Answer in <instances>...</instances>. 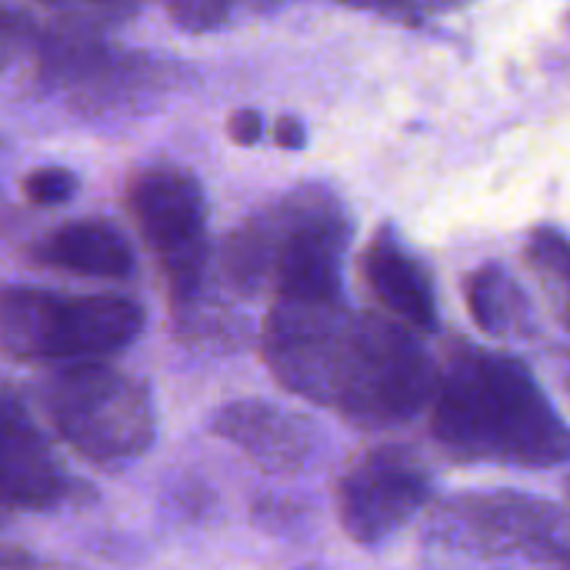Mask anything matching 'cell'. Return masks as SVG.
Returning a JSON list of instances; mask_svg holds the SVG:
<instances>
[{"mask_svg": "<svg viewBox=\"0 0 570 570\" xmlns=\"http://www.w3.org/2000/svg\"><path fill=\"white\" fill-rule=\"evenodd\" d=\"M264 357L287 391L361 431L414 421L441 381L404 324L351 311L344 301L277 297L264 324Z\"/></svg>", "mask_w": 570, "mask_h": 570, "instance_id": "obj_1", "label": "cell"}, {"mask_svg": "<svg viewBox=\"0 0 570 570\" xmlns=\"http://www.w3.org/2000/svg\"><path fill=\"white\" fill-rule=\"evenodd\" d=\"M434 441L458 461L561 468L570 461V428L534 374L494 351L461 347L438 381Z\"/></svg>", "mask_w": 570, "mask_h": 570, "instance_id": "obj_2", "label": "cell"}, {"mask_svg": "<svg viewBox=\"0 0 570 570\" xmlns=\"http://www.w3.org/2000/svg\"><path fill=\"white\" fill-rule=\"evenodd\" d=\"M351 217L324 187H301L261 210L224 247V271L244 291L274 287V301H344Z\"/></svg>", "mask_w": 570, "mask_h": 570, "instance_id": "obj_3", "label": "cell"}, {"mask_svg": "<svg viewBox=\"0 0 570 570\" xmlns=\"http://www.w3.org/2000/svg\"><path fill=\"white\" fill-rule=\"evenodd\" d=\"M144 331V307L114 294H57L7 287L0 334L20 361L87 364L127 351Z\"/></svg>", "mask_w": 570, "mask_h": 570, "instance_id": "obj_4", "label": "cell"}, {"mask_svg": "<svg viewBox=\"0 0 570 570\" xmlns=\"http://www.w3.org/2000/svg\"><path fill=\"white\" fill-rule=\"evenodd\" d=\"M40 404L53 431L94 464L134 461L157 434L150 387L104 361L70 364L47 377Z\"/></svg>", "mask_w": 570, "mask_h": 570, "instance_id": "obj_5", "label": "cell"}, {"mask_svg": "<svg viewBox=\"0 0 570 570\" xmlns=\"http://www.w3.org/2000/svg\"><path fill=\"white\" fill-rule=\"evenodd\" d=\"M130 210L140 237L157 254L177 321H194L204 294L210 244L200 180L174 164H157L130 180Z\"/></svg>", "mask_w": 570, "mask_h": 570, "instance_id": "obj_6", "label": "cell"}, {"mask_svg": "<svg viewBox=\"0 0 570 570\" xmlns=\"http://www.w3.org/2000/svg\"><path fill=\"white\" fill-rule=\"evenodd\" d=\"M431 494L434 478L417 454L407 448H377L341 478V524L357 544H381L421 514Z\"/></svg>", "mask_w": 570, "mask_h": 570, "instance_id": "obj_7", "label": "cell"}, {"mask_svg": "<svg viewBox=\"0 0 570 570\" xmlns=\"http://www.w3.org/2000/svg\"><path fill=\"white\" fill-rule=\"evenodd\" d=\"M441 528L458 544L481 554H524L531 561L561 564L570 558L561 514L514 491L464 494L441 508Z\"/></svg>", "mask_w": 570, "mask_h": 570, "instance_id": "obj_8", "label": "cell"}, {"mask_svg": "<svg viewBox=\"0 0 570 570\" xmlns=\"http://www.w3.org/2000/svg\"><path fill=\"white\" fill-rule=\"evenodd\" d=\"M0 494L7 511H50L73 491L70 478L10 387L3 391L0 411Z\"/></svg>", "mask_w": 570, "mask_h": 570, "instance_id": "obj_9", "label": "cell"}, {"mask_svg": "<svg viewBox=\"0 0 570 570\" xmlns=\"http://www.w3.org/2000/svg\"><path fill=\"white\" fill-rule=\"evenodd\" d=\"M214 431L240 448L257 468L294 474L304 471L317 454V428L267 401H234L217 411Z\"/></svg>", "mask_w": 570, "mask_h": 570, "instance_id": "obj_10", "label": "cell"}, {"mask_svg": "<svg viewBox=\"0 0 570 570\" xmlns=\"http://www.w3.org/2000/svg\"><path fill=\"white\" fill-rule=\"evenodd\" d=\"M30 257L40 267H57L67 274L104 277V281H124L134 274L130 244L124 240L120 230L100 220H77L43 234L30 247Z\"/></svg>", "mask_w": 570, "mask_h": 570, "instance_id": "obj_11", "label": "cell"}, {"mask_svg": "<svg viewBox=\"0 0 570 570\" xmlns=\"http://www.w3.org/2000/svg\"><path fill=\"white\" fill-rule=\"evenodd\" d=\"M364 274L377 301L417 331L438 327V297L428 271L384 230L364 254Z\"/></svg>", "mask_w": 570, "mask_h": 570, "instance_id": "obj_12", "label": "cell"}, {"mask_svg": "<svg viewBox=\"0 0 570 570\" xmlns=\"http://www.w3.org/2000/svg\"><path fill=\"white\" fill-rule=\"evenodd\" d=\"M468 307L484 334L521 337L531 334V304L518 281L501 267H481L468 281Z\"/></svg>", "mask_w": 570, "mask_h": 570, "instance_id": "obj_13", "label": "cell"}, {"mask_svg": "<svg viewBox=\"0 0 570 570\" xmlns=\"http://www.w3.org/2000/svg\"><path fill=\"white\" fill-rule=\"evenodd\" d=\"M528 257L531 264L544 274V281L561 294L564 307L570 304V240L561 230L541 227L531 234L528 244Z\"/></svg>", "mask_w": 570, "mask_h": 570, "instance_id": "obj_14", "label": "cell"}, {"mask_svg": "<svg viewBox=\"0 0 570 570\" xmlns=\"http://www.w3.org/2000/svg\"><path fill=\"white\" fill-rule=\"evenodd\" d=\"M23 194L37 207H60L77 194V177L67 167H40L23 177Z\"/></svg>", "mask_w": 570, "mask_h": 570, "instance_id": "obj_15", "label": "cell"}, {"mask_svg": "<svg viewBox=\"0 0 570 570\" xmlns=\"http://www.w3.org/2000/svg\"><path fill=\"white\" fill-rule=\"evenodd\" d=\"M341 3L367 7V10L387 13V17H394V20L417 23V20L438 17V13H444V10H451V7H461L464 0H341Z\"/></svg>", "mask_w": 570, "mask_h": 570, "instance_id": "obj_16", "label": "cell"}, {"mask_svg": "<svg viewBox=\"0 0 570 570\" xmlns=\"http://www.w3.org/2000/svg\"><path fill=\"white\" fill-rule=\"evenodd\" d=\"M230 0H167L170 17L187 30H207L217 27L227 17Z\"/></svg>", "mask_w": 570, "mask_h": 570, "instance_id": "obj_17", "label": "cell"}, {"mask_svg": "<svg viewBox=\"0 0 570 570\" xmlns=\"http://www.w3.org/2000/svg\"><path fill=\"white\" fill-rule=\"evenodd\" d=\"M47 3H57L83 17H97V20H124L137 7V0H47Z\"/></svg>", "mask_w": 570, "mask_h": 570, "instance_id": "obj_18", "label": "cell"}, {"mask_svg": "<svg viewBox=\"0 0 570 570\" xmlns=\"http://www.w3.org/2000/svg\"><path fill=\"white\" fill-rule=\"evenodd\" d=\"M227 130H230V140H234V144L250 147V144H257V140H261V134H264V120H261V114H257V110H247V107H244V110L230 114Z\"/></svg>", "mask_w": 570, "mask_h": 570, "instance_id": "obj_19", "label": "cell"}, {"mask_svg": "<svg viewBox=\"0 0 570 570\" xmlns=\"http://www.w3.org/2000/svg\"><path fill=\"white\" fill-rule=\"evenodd\" d=\"M274 140H277L281 147H287V150L304 147V124H301L297 117H281V120L274 124Z\"/></svg>", "mask_w": 570, "mask_h": 570, "instance_id": "obj_20", "label": "cell"}, {"mask_svg": "<svg viewBox=\"0 0 570 570\" xmlns=\"http://www.w3.org/2000/svg\"><path fill=\"white\" fill-rule=\"evenodd\" d=\"M554 570H570V558L568 561H561V564H554Z\"/></svg>", "mask_w": 570, "mask_h": 570, "instance_id": "obj_21", "label": "cell"}, {"mask_svg": "<svg viewBox=\"0 0 570 570\" xmlns=\"http://www.w3.org/2000/svg\"><path fill=\"white\" fill-rule=\"evenodd\" d=\"M564 314H568V324H570V304H568V307H564Z\"/></svg>", "mask_w": 570, "mask_h": 570, "instance_id": "obj_22", "label": "cell"}]
</instances>
